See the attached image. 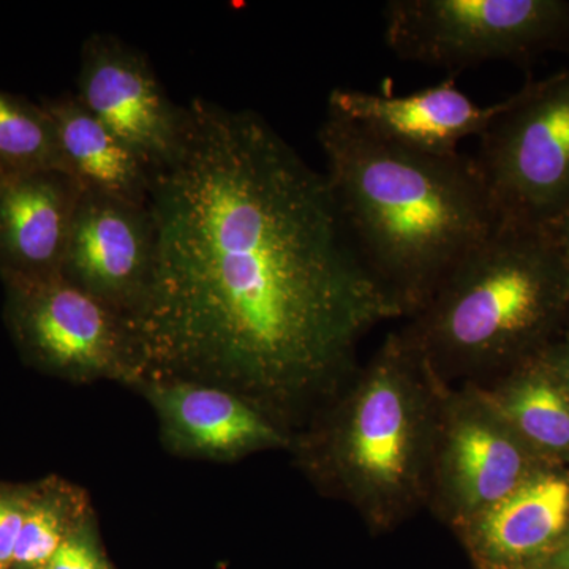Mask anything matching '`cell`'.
I'll return each mask as SVG.
<instances>
[{
    "label": "cell",
    "mask_w": 569,
    "mask_h": 569,
    "mask_svg": "<svg viewBox=\"0 0 569 569\" xmlns=\"http://www.w3.org/2000/svg\"><path fill=\"white\" fill-rule=\"evenodd\" d=\"M447 388L400 331L389 332L290 451L321 492L350 505L373 535L391 533L429 503Z\"/></svg>",
    "instance_id": "cell-3"
},
{
    "label": "cell",
    "mask_w": 569,
    "mask_h": 569,
    "mask_svg": "<svg viewBox=\"0 0 569 569\" xmlns=\"http://www.w3.org/2000/svg\"><path fill=\"white\" fill-rule=\"evenodd\" d=\"M545 569H569V539L565 542L563 548L550 559Z\"/></svg>",
    "instance_id": "cell-23"
},
{
    "label": "cell",
    "mask_w": 569,
    "mask_h": 569,
    "mask_svg": "<svg viewBox=\"0 0 569 569\" xmlns=\"http://www.w3.org/2000/svg\"><path fill=\"white\" fill-rule=\"evenodd\" d=\"M546 356H548L553 372L557 373L561 385H563L569 392V328L563 342H560L559 346L556 347H549L548 351H546Z\"/></svg>",
    "instance_id": "cell-21"
},
{
    "label": "cell",
    "mask_w": 569,
    "mask_h": 569,
    "mask_svg": "<svg viewBox=\"0 0 569 569\" xmlns=\"http://www.w3.org/2000/svg\"><path fill=\"white\" fill-rule=\"evenodd\" d=\"M568 317L553 231L500 223L399 331L448 387H485L546 353Z\"/></svg>",
    "instance_id": "cell-4"
},
{
    "label": "cell",
    "mask_w": 569,
    "mask_h": 569,
    "mask_svg": "<svg viewBox=\"0 0 569 569\" xmlns=\"http://www.w3.org/2000/svg\"><path fill=\"white\" fill-rule=\"evenodd\" d=\"M318 141L356 252L403 318L500 224L473 156L410 151L328 111Z\"/></svg>",
    "instance_id": "cell-2"
},
{
    "label": "cell",
    "mask_w": 569,
    "mask_h": 569,
    "mask_svg": "<svg viewBox=\"0 0 569 569\" xmlns=\"http://www.w3.org/2000/svg\"><path fill=\"white\" fill-rule=\"evenodd\" d=\"M477 388L535 458H568L569 392L546 353Z\"/></svg>",
    "instance_id": "cell-16"
},
{
    "label": "cell",
    "mask_w": 569,
    "mask_h": 569,
    "mask_svg": "<svg viewBox=\"0 0 569 569\" xmlns=\"http://www.w3.org/2000/svg\"><path fill=\"white\" fill-rule=\"evenodd\" d=\"M78 100L142 160L162 170L181 148L186 112L160 84L151 62L112 33L82 44Z\"/></svg>",
    "instance_id": "cell-9"
},
{
    "label": "cell",
    "mask_w": 569,
    "mask_h": 569,
    "mask_svg": "<svg viewBox=\"0 0 569 569\" xmlns=\"http://www.w3.org/2000/svg\"><path fill=\"white\" fill-rule=\"evenodd\" d=\"M507 99L489 107L475 103L456 84V77L421 91L395 96L336 88L328 112L410 151L448 156L470 137H481L500 114Z\"/></svg>",
    "instance_id": "cell-12"
},
{
    "label": "cell",
    "mask_w": 569,
    "mask_h": 569,
    "mask_svg": "<svg viewBox=\"0 0 569 569\" xmlns=\"http://www.w3.org/2000/svg\"><path fill=\"white\" fill-rule=\"evenodd\" d=\"M58 134L67 173L82 189L146 206L152 173L74 93L41 100Z\"/></svg>",
    "instance_id": "cell-15"
},
{
    "label": "cell",
    "mask_w": 569,
    "mask_h": 569,
    "mask_svg": "<svg viewBox=\"0 0 569 569\" xmlns=\"http://www.w3.org/2000/svg\"><path fill=\"white\" fill-rule=\"evenodd\" d=\"M130 388L156 411L164 447L183 458L233 462L293 447V432L228 389L176 378L138 380Z\"/></svg>",
    "instance_id": "cell-10"
},
{
    "label": "cell",
    "mask_w": 569,
    "mask_h": 569,
    "mask_svg": "<svg viewBox=\"0 0 569 569\" xmlns=\"http://www.w3.org/2000/svg\"><path fill=\"white\" fill-rule=\"evenodd\" d=\"M92 515L88 493L77 486L59 478L33 485L10 567L43 569Z\"/></svg>",
    "instance_id": "cell-17"
},
{
    "label": "cell",
    "mask_w": 569,
    "mask_h": 569,
    "mask_svg": "<svg viewBox=\"0 0 569 569\" xmlns=\"http://www.w3.org/2000/svg\"><path fill=\"white\" fill-rule=\"evenodd\" d=\"M0 569H9V568L3 567V565H2V563H0Z\"/></svg>",
    "instance_id": "cell-24"
},
{
    "label": "cell",
    "mask_w": 569,
    "mask_h": 569,
    "mask_svg": "<svg viewBox=\"0 0 569 569\" xmlns=\"http://www.w3.org/2000/svg\"><path fill=\"white\" fill-rule=\"evenodd\" d=\"M456 535L475 569H545L569 539V479L539 470Z\"/></svg>",
    "instance_id": "cell-13"
},
{
    "label": "cell",
    "mask_w": 569,
    "mask_h": 569,
    "mask_svg": "<svg viewBox=\"0 0 569 569\" xmlns=\"http://www.w3.org/2000/svg\"><path fill=\"white\" fill-rule=\"evenodd\" d=\"M3 284L7 328L29 365L71 383L129 385L132 369L121 313L62 276Z\"/></svg>",
    "instance_id": "cell-7"
},
{
    "label": "cell",
    "mask_w": 569,
    "mask_h": 569,
    "mask_svg": "<svg viewBox=\"0 0 569 569\" xmlns=\"http://www.w3.org/2000/svg\"><path fill=\"white\" fill-rule=\"evenodd\" d=\"M477 387H448L427 508L458 533L541 468Z\"/></svg>",
    "instance_id": "cell-8"
},
{
    "label": "cell",
    "mask_w": 569,
    "mask_h": 569,
    "mask_svg": "<svg viewBox=\"0 0 569 569\" xmlns=\"http://www.w3.org/2000/svg\"><path fill=\"white\" fill-rule=\"evenodd\" d=\"M473 159L500 223L552 230L569 216V67L509 96Z\"/></svg>",
    "instance_id": "cell-6"
},
{
    "label": "cell",
    "mask_w": 569,
    "mask_h": 569,
    "mask_svg": "<svg viewBox=\"0 0 569 569\" xmlns=\"http://www.w3.org/2000/svg\"><path fill=\"white\" fill-rule=\"evenodd\" d=\"M553 234H556L557 241L560 242L561 249L567 254L569 261V216L565 217L559 224L552 228Z\"/></svg>",
    "instance_id": "cell-22"
},
{
    "label": "cell",
    "mask_w": 569,
    "mask_h": 569,
    "mask_svg": "<svg viewBox=\"0 0 569 569\" xmlns=\"http://www.w3.org/2000/svg\"><path fill=\"white\" fill-rule=\"evenodd\" d=\"M385 41L402 61L456 71L569 52V0H391Z\"/></svg>",
    "instance_id": "cell-5"
},
{
    "label": "cell",
    "mask_w": 569,
    "mask_h": 569,
    "mask_svg": "<svg viewBox=\"0 0 569 569\" xmlns=\"http://www.w3.org/2000/svg\"><path fill=\"white\" fill-rule=\"evenodd\" d=\"M153 228L146 206L82 189L61 276L126 317L151 274Z\"/></svg>",
    "instance_id": "cell-11"
},
{
    "label": "cell",
    "mask_w": 569,
    "mask_h": 569,
    "mask_svg": "<svg viewBox=\"0 0 569 569\" xmlns=\"http://www.w3.org/2000/svg\"><path fill=\"white\" fill-rule=\"evenodd\" d=\"M43 569H111L97 539L93 515L66 539Z\"/></svg>",
    "instance_id": "cell-19"
},
{
    "label": "cell",
    "mask_w": 569,
    "mask_h": 569,
    "mask_svg": "<svg viewBox=\"0 0 569 569\" xmlns=\"http://www.w3.org/2000/svg\"><path fill=\"white\" fill-rule=\"evenodd\" d=\"M82 187L59 170L0 179V277L61 276Z\"/></svg>",
    "instance_id": "cell-14"
},
{
    "label": "cell",
    "mask_w": 569,
    "mask_h": 569,
    "mask_svg": "<svg viewBox=\"0 0 569 569\" xmlns=\"http://www.w3.org/2000/svg\"><path fill=\"white\" fill-rule=\"evenodd\" d=\"M50 170L67 173L50 114L41 103L0 91V179Z\"/></svg>",
    "instance_id": "cell-18"
},
{
    "label": "cell",
    "mask_w": 569,
    "mask_h": 569,
    "mask_svg": "<svg viewBox=\"0 0 569 569\" xmlns=\"http://www.w3.org/2000/svg\"><path fill=\"white\" fill-rule=\"evenodd\" d=\"M32 486L0 485V563L9 568Z\"/></svg>",
    "instance_id": "cell-20"
},
{
    "label": "cell",
    "mask_w": 569,
    "mask_h": 569,
    "mask_svg": "<svg viewBox=\"0 0 569 569\" xmlns=\"http://www.w3.org/2000/svg\"><path fill=\"white\" fill-rule=\"evenodd\" d=\"M183 112L181 148L146 203L153 261L123 317L127 387L211 385L299 432L402 309L356 252L326 174L268 121L204 99Z\"/></svg>",
    "instance_id": "cell-1"
}]
</instances>
